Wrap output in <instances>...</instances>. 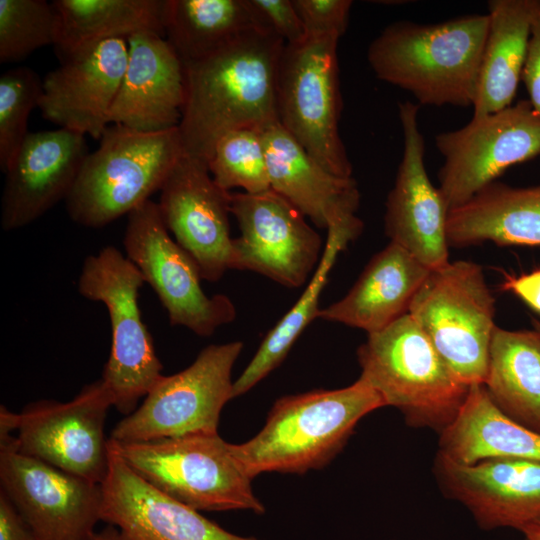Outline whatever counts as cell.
<instances>
[{"instance_id":"obj_1","label":"cell","mask_w":540,"mask_h":540,"mask_svg":"<svg viewBox=\"0 0 540 540\" xmlns=\"http://www.w3.org/2000/svg\"><path fill=\"white\" fill-rule=\"evenodd\" d=\"M284 46L271 29L256 28L183 63L185 101L178 129L185 155L208 164L224 134L279 122L277 77Z\"/></svg>"},{"instance_id":"obj_2","label":"cell","mask_w":540,"mask_h":540,"mask_svg":"<svg viewBox=\"0 0 540 540\" xmlns=\"http://www.w3.org/2000/svg\"><path fill=\"white\" fill-rule=\"evenodd\" d=\"M488 25L487 13L435 24L397 21L370 43L367 60L378 79L418 105L472 107Z\"/></svg>"},{"instance_id":"obj_3","label":"cell","mask_w":540,"mask_h":540,"mask_svg":"<svg viewBox=\"0 0 540 540\" xmlns=\"http://www.w3.org/2000/svg\"><path fill=\"white\" fill-rule=\"evenodd\" d=\"M380 407L382 397L361 377L345 388L284 396L262 429L232 449L253 479L264 472L319 470L342 450L358 421Z\"/></svg>"},{"instance_id":"obj_4","label":"cell","mask_w":540,"mask_h":540,"mask_svg":"<svg viewBox=\"0 0 540 540\" xmlns=\"http://www.w3.org/2000/svg\"><path fill=\"white\" fill-rule=\"evenodd\" d=\"M99 141L65 199L69 217L89 228L104 227L149 200L185 155L178 126L144 132L112 124Z\"/></svg>"},{"instance_id":"obj_5","label":"cell","mask_w":540,"mask_h":540,"mask_svg":"<svg viewBox=\"0 0 540 540\" xmlns=\"http://www.w3.org/2000/svg\"><path fill=\"white\" fill-rule=\"evenodd\" d=\"M357 357L360 377L380 394L385 406L398 408L413 426L442 432L469 390L408 313L368 334Z\"/></svg>"},{"instance_id":"obj_6","label":"cell","mask_w":540,"mask_h":540,"mask_svg":"<svg viewBox=\"0 0 540 540\" xmlns=\"http://www.w3.org/2000/svg\"><path fill=\"white\" fill-rule=\"evenodd\" d=\"M108 444L147 483L192 509L265 511L253 478L218 433Z\"/></svg>"},{"instance_id":"obj_7","label":"cell","mask_w":540,"mask_h":540,"mask_svg":"<svg viewBox=\"0 0 540 540\" xmlns=\"http://www.w3.org/2000/svg\"><path fill=\"white\" fill-rule=\"evenodd\" d=\"M139 269L114 246L85 258L78 279L80 295L105 305L111 325V349L102 381L112 405L127 416L136 410L163 376L152 336L142 321Z\"/></svg>"},{"instance_id":"obj_8","label":"cell","mask_w":540,"mask_h":540,"mask_svg":"<svg viewBox=\"0 0 540 540\" xmlns=\"http://www.w3.org/2000/svg\"><path fill=\"white\" fill-rule=\"evenodd\" d=\"M408 314L463 384H484L496 328L495 298L479 264L459 260L431 270Z\"/></svg>"},{"instance_id":"obj_9","label":"cell","mask_w":540,"mask_h":540,"mask_svg":"<svg viewBox=\"0 0 540 540\" xmlns=\"http://www.w3.org/2000/svg\"><path fill=\"white\" fill-rule=\"evenodd\" d=\"M336 35H307L285 44L278 68L280 125L329 172L352 176L339 132L342 111Z\"/></svg>"},{"instance_id":"obj_10","label":"cell","mask_w":540,"mask_h":540,"mask_svg":"<svg viewBox=\"0 0 540 540\" xmlns=\"http://www.w3.org/2000/svg\"><path fill=\"white\" fill-rule=\"evenodd\" d=\"M242 348L241 341L209 345L184 370L163 375L109 439L144 442L218 433L221 411L233 399L232 369Z\"/></svg>"},{"instance_id":"obj_11","label":"cell","mask_w":540,"mask_h":540,"mask_svg":"<svg viewBox=\"0 0 540 540\" xmlns=\"http://www.w3.org/2000/svg\"><path fill=\"white\" fill-rule=\"evenodd\" d=\"M435 145L443 157L438 189L450 211L497 181L509 167L540 156V116L523 99L437 134Z\"/></svg>"},{"instance_id":"obj_12","label":"cell","mask_w":540,"mask_h":540,"mask_svg":"<svg viewBox=\"0 0 540 540\" xmlns=\"http://www.w3.org/2000/svg\"><path fill=\"white\" fill-rule=\"evenodd\" d=\"M127 216L126 257L154 290L172 326L208 337L234 321L236 308L228 296L203 291L199 267L170 236L158 203L149 199Z\"/></svg>"},{"instance_id":"obj_13","label":"cell","mask_w":540,"mask_h":540,"mask_svg":"<svg viewBox=\"0 0 540 540\" xmlns=\"http://www.w3.org/2000/svg\"><path fill=\"white\" fill-rule=\"evenodd\" d=\"M230 213L241 232L233 238L230 269L256 272L291 288L312 277L322 239L288 200L272 189L231 192Z\"/></svg>"},{"instance_id":"obj_14","label":"cell","mask_w":540,"mask_h":540,"mask_svg":"<svg viewBox=\"0 0 540 540\" xmlns=\"http://www.w3.org/2000/svg\"><path fill=\"white\" fill-rule=\"evenodd\" d=\"M0 482L35 540H86L101 521V484L22 454L17 437L0 438Z\"/></svg>"},{"instance_id":"obj_15","label":"cell","mask_w":540,"mask_h":540,"mask_svg":"<svg viewBox=\"0 0 540 540\" xmlns=\"http://www.w3.org/2000/svg\"><path fill=\"white\" fill-rule=\"evenodd\" d=\"M112 405L102 379L68 402L39 400L20 415L17 448L63 471L102 484L109 468L104 426Z\"/></svg>"},{"instance_id":"obj_16","label":"cell","mask_w":540,"mask_h":540,"mask_svg":"<svg viewBox=\"0 0 540 540\" xmlns=\"http://www.w3.org/2000/svg\"><path fill=\"white\" fill-rule=\"evenodd\" d=\"M419 105H398L403 153L386 201L384 226L390 242L412 254L429 270L449 263L448 208L425 166V140L418 125Z\"/></svg>"},{"instance_id":"obj_17","label":"cell","mask_w":540,"mask_h":540,"mask_svg":"<svg viewBox=\"0 0 540 540\" xmlns=\"http://www.w3.org/2000/svg\"><path fill=\"white\" fill-rule=\"evenodd\" d=\"M230 193L215 183L207 163L187 155L160 189L158 206L164 224L209 282L230 270Z\"/></svg>"},{"instance_id":"obj_18","label":"cell","mask_w":540,"mask_h":540,"mask_svg":"<svg viewBox=\"0 0 540 540\" xmlns=\"http://www.w3.org/2000/svg\"><path fill=\"white\" fill-rule=\"evenodd\" d=\"M85 135L64 128L29 132L5 170L1 227L34 222L66 199L88 156Z\"/></svg>"},{"instance_id":"obj_19","label":"cell","mask_w":540,"mask_h":540,"mask_svg":"<svg viewBox=\"0 0 540 540\" xmlns=\"http://www.w3.org/2000/svg\"><path fill=\"white\" fill-rule=\"evenodd\" d=\"M127 58V40L116 38L60 62L42 80L38 108L43 118L100 140L111 124Z\"/></svg>"},{"instance_id":"obj_20","label":"cell","mask_w":540,"mask_h":540,"mask_svg":"<svg viewBox=\"0 0 540 540\" xmlns=\"http://www.w3.org/2000/svg\"><path fill=\"white\" fill-rule=\"evenodd\" d=\"M437 477L484 530L519 531L540 522V461L488 459L462 465L437 455Z\"/></svg>"},{"instance_id":"obj_21","label":"cell","mask_w":540,"mask_h":540,"mask_svg":"<svg viewBox=\"0 0 540 540\" xmlns=\"http://www.w3.org/2000/svg\"><path fill=\"white\" fill-rule=\"evenodd\" d=\"M101 489V521L115 526L124 540H259L231 533L161 493L110 447Z\"/></svg>"},{"instance_id":"obj_22","label":"cell","mask_w":540,"mask_h":540,"mask_svg":"<svg viewBox=\"0 0 540 540\" xmlns=\"http://www.w3.org/2000/svg\"><path fill=\"white\" fill-rule=\"evenodd\" d=\"M126 40L127 64L110 123L144 132L177 127L185 101L183 62L156 32H138Z\"/></svg>"},{"instance_id":"obj_23","label":"cell","mask_w":540,"mask_h":540,"mask_svg":"<svg viewBox=\"0 0 540 540\" xmlns=\"http://www.w3.org/2000/svg\"><path fill=\"white\" fill-rule=\"evenodd\" d=\"M262 135L270 189L321 229L357 217L360 192L353 177L326 170L279 122Z\"/></svg>"},{"instance_id":"obj_24","label":"cell","mask_w":540,"mask_h":540,"mask_svg":"<svg viewBox=\"0 0 540 540\" xmlns=\"http://www.w3.org/2000/svg\"><path fill=\"white\" fill-rule=\"evenodd\" d=\"M431 270L400 245L390 242L368 262L348 293L320 309L318 318L378 332L407 314Z\"/></svg>"},{"instance_id":"obj_25","label":"cell","mask_w":540,"mask_h":540,"mask_svg":"<svg viewBox=\"0 0 540 540\" xmlns=\"http://www.w3.org/2000/svg\"><path fill=\"white\" fill-rule=\"evenodd\" d=\"M449 246L483 242L500 246L540 245V185L515 187L499 181L448 212Z\"/></svg>"},{"instance_id":"obj_26","label":"cell","mask_w":540,"mask_h":540,"mask_svg":"<svg viewBox=\"0 0 540 540\" xmlns=\"http://www.w3.org/2000/svg\"><path fill=\"white\" fill-rule=\"evenodd\" d=\"M438 455L462 465L497 458L540 461V434L506 416L484 384H474L441 432Z\"/></svg>"},{"instance_id":"obj_27","label":"cell","mask_w":540,"mask_h":540,"mask_svg":"<svg viewBox=\"0 0 540 540\" xmlns=\"http://www.w3.org/2000/svg\"><path fill=\"white\" fill-rule=\"evenodd\" d=\"M485 40L472 116L513 104L522 80L531 33V0L488 2Z\"/></svg>"},{"instance_id":"obj_28","label":"cell","mask_w":540,"mask_h":540,"mask_svg":"<svg viewBox=\"0 0 540 540\" xmlns=\"http://www.w3.org/2000/svg\"><path fill=\"white\" fill-rule=\"evenodd\" d=\"M166 0H55V52L60 62L101 42L143 31L165 37Z\"/></svg>"},{"instance_id":"obj_29","label":"cell","mask_w":540,"mask_h":540,"mask_svg":"<svg viewBox=\"0 0 540 540\" xmlns=\"http://www.w3.org/2000/svg\"><path fill=\"white\" fill-rule=\"evenodd\" d=\"M484 386L506 416L540 434V334L496 326Z\"/></svg>"},{"instance_id":"obj_30","label":"cell","mask_w":540,"mask_h":540,"mask_svg":"<svg viewBox=\"0 0 540 540\" xmlns=\"http://www.w3.org/2000/svg\"><path fill=\"white\" fill-rule=\"evenodd\" d=\"M363 229L358 217L328 227L320 262L303 293L290 310L266 334L246 368L233 383V398L247 393L286 358L292 345L320 311L319 301L330 272L347 245Z\"/></svg>"},{"instance_id":"obj_31","label":"cell","mask_w":540,"mask_h":540,"mask_svg":"<svg viewBox=\"0 0 540 540\" xmlns=\"http://www.w3.org/2000/svg\"><path fill=\"white\" fill-rule=\"evenodd\" d=\"M256 28L268 27L250 0L165 2V39L183 63L205 57Z\"/></svg>"},{"instance_id":"obj_32","label":"cell","mask_w":540,"mask_h":540,"mask_svg":"<svg viewBox=\"0 0 540 540\" xmlns=\"http://www.w3.org/2000/svg\"><path fill=\"white\" fill-rule=\"evenodd\" d=\"M215 183L225 191L256 194L270 189L262 129L246 127L224 134L208 161Z\"/></svg>"},{"instance_id":"obj_33","label":"cell","mask_w":540,"mask_h":540,"mask_svg":"<svg viewBox=\"0 0 540 540\" xmlns=\"http://www.w3.org/2000/svg\"><path fill=\"white\" fill-rule=\"evenodd\" d=\"M56 16L45 0H0V62H18L53 45Z\"/></svg>"},{"instance_id":"obj_34","label":"cell","mask_w":540,"mask_h":540,"mask_svg":"<svg viewBox=\"0 0 540 540\" xmlns=\"http://www.w3.org/2000/svg\"><path fill=\"white\" fill-rule=\"evenodd\" d=\"M42 80L31 68L21 66L0 77V168L4 173L29 134L28 120L38 107Z\"/></svg>"},{"instance_id":"obj_35","label":"cell","mask_w":540,"mask_h":540,"mask_svg":"<svg viewBox=\"0 0 540 540\" xmlns=\"http://www.w3.org/2000/svg\"><path fill=\"white\" fill-rule=\"evenodd\" d=\"M307 35L342 37L349 22L350 0H292Z\"/></svg>"},{"instance_id":"obj_36","label":"cell","mask_w":540,"mask_h":540,"mask_svg":"<svg viewBox=\"0 0 540 540\" xmlns=\"http://www.w3.org/2000/svg\"><path fill=\"white\" fill-rule=\"evenodd\" d=\"M265 25L285 44H295L307 36L292 0H250Z\"/></svg>"},{"instance_id":"obj_37","label":"cell","mask_w":540,"mask_h":540,"mask_svg":"<svg viewBox=\"0 0 540 540\" xmlns=\"http://www.w3.org/2000/svg\"><path fill=\"white\" fill-rule=\"evenodd\" d=\"M522 81L529 102L540 116V0H531V33Z\"/></svg>"},{"instance_id":"obj_38","label":"cell","mask_w":540,"mask_h":540,"mask_svg":"<svg viewBox=\"0 0 540 540\" xmlns=\"http://www.w3.org/2000/svg\"><path fill=\"white\" fill-rule=\"evenodd\" d=\"M0 540H35L31 527L2 490H0Z\"/></svg>"},{"instance_id":"obj_39","label":"cell","mask_w":540,"mask_h":540,"mask_svg":"<svg viewBox=\"0 0 540 540\" xmlns=\"http://www.w3.org/2000/svg\"><path fill=\"white\" fill-rule=\"evenodd\" d=\"M503 288L512 291L530 308L540 313V269L518 277H507Z\"/></svg>"},{"instance_id":"obj_40","label":"cell","mask_w":540,"mask_h":540,"mask_svg":"<svg viewBox=\"0 0 540 540\" xmlns=\"http://www.w3.org/2000/svg\"><path fill=\"white\" fill-rule=\"evenodd\" d=\"M20 415L11 412L6 406L0 408V438L12 436L14 430H18Z\"/></svg>"},{"instance_id":"obj_41","label":"cell","mask_w":540,"mask_h":540,"mask_svg":"<svg viewBox=\"0 0 540 540\" xmlns=\"http://www.w3.org/2000/svg\"><path fill=\"white\" fill-rule=\"evenodd\" d=\"M86 540H124L119 530L108 524L101 531H94Z\"/></svg>"},{"instance_id":"obj_42","label":"cell","mask_w":540,"mask_h":540,"mask_svg":"<svg viewBox=\"0 0 540 540\" xmlns=\"http://www.w3.org/2000/svg\"><path fill=\"white\" fill-rule=\"evenodd\" d=\"M524 540H540V522L533 524L521 531Z\"/></svg>"},{"instance_id":"obj_43","label":"cell","mask_w":540,"mask_h":540,"mask_svg":"<svg viewBox=\"0 0 540 540\" xmlns=\"http://www.w3.org/2000/svg\"><path fill=\"white\" fill-rule=\"evenodd\" d=\"M532 323H533L534 330L540 334V321L533 318Z\"/></svg>"}]
</instances>
